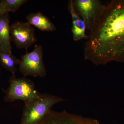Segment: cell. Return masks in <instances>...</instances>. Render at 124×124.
I'll list each match as a JSON object with an SVG mask.
<instances>
[{
	"mask_svg": "<svg viewBox=\"0 0 124 124\" xmlns=\"http://www.w3.org/2000/svg\"><path fill=\"white\" fill-rule=\"evenodd\" d=\"M64 101L62 98L48 94L24 104L20 124H38L52 110L54 105Z\"/></svg>",
	"mask_w": 124,
	"mask_h": 124,
	"instance_id": "obj_2",
	"label": "cell"
},
{
	"mask_svg": "<svg viewBox=\"0 0 124 124\" xmlns=\"http://www.w3.org/2000/svg\"><path fill=\"white\" fill-rule=\"evenodd\" d=\"M76 11L86 26V30L92 33L103 17L107 5L99 0H73Z\"/></svg>",
	"mask_w": 124,
	"mask_h": 124,
	"instance_id": "obj_3",
	"label": "cell"
},
{
	"mask_svg": "<svg viewBox=\"0 0 124 124\" xmlns=\"http://www.w3.org/2000/svg\"><path fill=\"white\" fill-rule=\"evenodd\" d=\"M19 59L10 51L0 50V63L12 75L15 74L17 71L16 66L19 65Z\"/></svg>",
	"mask_w": 124,
	"mask_h": 124,
	"instance_id": "obj_11",
	"label": "cell"
},
{
	"mask_svg": "<svg viewBox=\"0 0 124 124\" xmlns=\"http://www.w3.org/2000/svg\"><path fill=\"white\" fill-rule=\"evenodd\" d=\"M38 124H100L97 120L72 114L66 111L51 110Z\"/></svg>",
	"mask_w": 124,
	"mask_h": 124,
	"instance_id": "obj_7",
	"label": "cell"
},
{
	"mask_svg": "<svg viewBox=\"0 0 124 124\" xmlns=\"http://www.w3.org/2000/svg\"><path fill=\"white\" fill-rule=\"evenodd\" d=\"M11 41L18 49L27 50L36 41L35 29L28 22L17 21L10 26Z\"/></svg>",
	"mask_w": 124,
	"mask_h": 124,
	"instance_id": "obj_6",
	"label": "cell"
},
{
	"mask_svg": "<svg viewBox=\"0 0 124 124\" xmlns=\"http://www.w3.org/2000/svg\"><path fill=\"white\" fill-rule=\"evenodd\" d=\"M4 10V9L2 7V6L1 4L0 3V16L1 15H2L3 14L5 13Z\"/></svg>",
	"mask_w": 124,
	"mask_h": 124,
	"instance_id": "obj_13",
	"label": "cell"
},
{
	"mask_svg": "<svg viewBox=\"0 0 124 124\" xmlns=\"http://www.w3.org/2000/svg\"><path fill=\"white\" fill-rule=\"evenodd\" d=\"M9 82V86L5 91L4 98L5 102L21 100L25 104L39 97L42 94L36 90L33 82L25 77L17 78L15 74L12 75Z\"/></svg>",
	"mask_w": 124,
	"mask_h": 124,
	"instance_id": "obj_4",
	"label": "cell"
},
{
	"mask_svg": "<svg viewBox=\"0 0 124 124\" xmlns=\"http://www.w3.org/2000/svg\"><path fill=\"white\" fill-rule=\"evenodd\" d=\"M9 13L0 16V50L11 52Z\"/></svg>",
	"mask_w": 124,
	"mask_h": 124,
	"instance_id": "obj_9",
	"label": "cell"
},
{
	"mask_svg": "<svg viewBox=\"0 0 124 124\" xmlns=\"http://www.w3.org/2000/svg\"><path fill=\"white\" fill-rule=\"evenodd\" d=\"M27 22L41 31H53L56 30L55 25L49 18L40 12L31 13L27 16Z\"/></svg>",
	"mask_w": 124,
	"mask_h": 124,
	"instance_id": "obj_10",
	"label": "cell"
},
{
	"mask_svg": "<svg viewBox=\"0 0 124 124\" xmlns=\"http://www.w3.org/2000/svg\"><path fill=\"white\" fill-rule=\"evenodd\" d=\"M27 0H1L0 3L2 6L5 13L15 12Z\"/></svg>",
	"mask_w": 124,
	"mask_h": 124,
	"instance_id": "obj_12",
	"label": "cell"
},
{
	"mask_svg": "<svg viewBox=\"0 0 124 124\" xmlns=\"http://www.w3.org/2000/svg\"><path fill=\"white\" fill-rule=\"evenodd\" d=\"M85 45L84 57L96 65L124 62V0H113Z\"/></svg>",
	"mask_w": 124,
	"mask_h": 124,
	"instance_id": "obj_1",
	"label": "cell"
},
{
	"mask_svg": "<svg viewBox=\"0 0 124 124\" xmlns=\"http://www.w3.org/2000/svg\"><path fill=\"white\" fill-rule=\"evenodd\" d=\"M68 9L70 14L72 20L71 28L73 39L77 41L84 39H88L89 36L86 35V30L85 22L76 11L73 6V0L68 2Z\"/></svg>",
	"mask_w": 124,
	"mask_h": 124,
	"instance_id": "obj_8",
	"label": "cell"
},
{
	"mask_svg": "<svg viewBox=\"0 0 124 124\" xmlns=\"http://www.w3.org/2000/svg\"><path fill=\"white\" fill-rule=\"evenodd\" d=\"M43 48L36 45L30 53L27 51L19 59V70L24 76H31L43 77L46 75V70L43 62Z\"/></svg>",
	"mask_w": 124,
	"mask_h": 124,
	"instance_id": "obj_5",
	"label": "cell"
}]
</instances>
